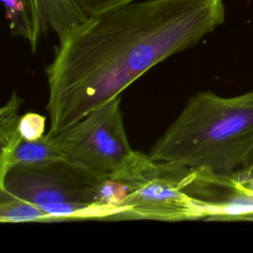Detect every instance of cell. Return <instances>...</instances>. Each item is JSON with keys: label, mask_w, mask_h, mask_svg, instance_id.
Returning a JSON list of instances; mask_svg holds the SVG:
<instances>
[{"label": "cell", "mask_w": 253, "mask_h": 253, "mask_svg": "<svg viewBox=\"0 0 253 253\" xmlns=\"http://www.w3.org/2000/svg\"><path fill=\"white\" fill-rule=\"evenodd\" d=\"M225 20L223 0H135L75 26L46 67L49 135L119 97L151 67Z\"/></svg>", "instance_id": "1"}, {"label": "cell", "mask_w": 253, "mask_h": 253, "mask_svg": "<svg viewBox=\"0 0 253 253\" xmlns=\"http://www.w3.org/2000/svg\"><path fill=\"white\" fill-rule=\"evenodd\" d=\"M148 155L231 176L253 159V89L232 97L195 94Z\"/></svg>", "instance_id": "2"}, {"label": "cell", "mask_w": 253, "mask_h": 253, "mask_svg": "<svg viewBox=\"0 0 253 253\" xmlns=\"http://www.w3.org/2000/svg\"><path fill=\"white\" fill-rule=\"evenodd\" d=\"M123 187L114 220L204 219L205 204L214 173L153 160L133 150L124 165L108 176Z\"/></svg>", "instance_id": "3"}, {"label": "cell", "mask_w": 253, "mask_h": 253, "mask_svg": "<svg viewBox=\"0 0 253 253\" xmlns=\"http://www.w3.org/2000/svg\"><path fill=\"white\" fill-rule=\"evenodd\" d=\"M0 190L38 206L52 222L113 219L122 200L117 181L63 159L12 166L0 176Z\"/></svg>", "instance_id": "4"}, {"label": "cell", "mask_w": 253, "mask_h": 253, "mask_svg": "<svg viewBox=\"0 0 253 253\" xmlns=\"http://www.w3.org/2000/svg\"><path fill=\"white\" fill-rule=\"evenodd\" d=\"M53 137L63 160L105 177L117 172L133 151L124 126L120 96Z\"/></svg>", "instance_id": "5"}, {"label": "cell", "mask_w": 253, "mask_h": 253, "mask_svg": "<svg viewBox=\"0 0 253 253\" xmlns=\"http://www.w3.org/2000/svg\"><path fill=\"white\" fill-rule=\"evenodd\" d=\"M12 35L25 39L33 51L42 36L35 0H1Z\"/></svg>", "instance_id": "6"}, {"label": "cell", "mask_w": 253, "mask_h": 253, "mask_svg": "<svg viewBox=\"0 0 253 253\" xmlns=\"http://www.w3.org/2000/svg\"><path fill=\"white\" fill-rule=\"evenodd\" d=\"M61 159H63L61 151L52 135L46 133L34 140L23 138L12 153L5 169L0 171V176L12 166L39 164Z\"/></svg>", "instance_id": "7"}, {"label": "cell", "mask_w": 253, "mask_h": 253, "mask_svg": "<svg viewBox=\"0 0 253 253\" xmlns=\"http://www.w3.org/2000/svg\"><path fill=\"white\" fill-rule=\"evenodd\" d=\"M22 102V98L14 92L0 109V171L5 169L12 153L23 139L19 129Z\"/></svg>", "instance_id": "8"}, {"label": "cell", "mask_w": 253, "mask_h": 253, "mask_svg": "<svg viewBox=\"0 0 253 253\" xmlns=\"http://www.w3.org/2000/svg\"><path fill=\"white\" fill-rule=\"evenodd\" d=\"M1 222H52L51 217L38 206L0 190Z\"/></svg>", "instance_id": "9"}, {"label": "cell", "mask_w": 253, "mask_h": 253, "mask_svg": "<svg viewBox=\"0 0 253 253\" xmlns=\"http://www.w3.org/2000/svg\"><path fill=\"white\" fill-rule=\"evenodd\" d=\"M45 118L37 113H27L20 117L19 129L23 138L34 140L43 135Z\"/></svg>", "instance_id": "10"}, {"label": "cell", "mask_w": 253, "mask_h": 253, "mask_svg": "<svg viewBox=\"0 0 253 253\" xmlns=\"http://www.w3.org/2000/svg\"><path fill=\"white\" fill-rule=\"evenodd\" d=\"M78 8L88 17L135 0H74Z\"/></svg>", "instance_id": "11"}, {"label": "cell", "mask_w": 253, "mask_h": 253, "mask_svg": "<svg viewBox=\"0 0 253 253\" xmlns=\"http://www.w3.org/2000/svg\"><path fill=\"white\" fill-rule=\"evenodd\" d=\"M231 176L241 191L253 196V159Z\"/></svg>", "instance_id": "12"}]
</instances>
